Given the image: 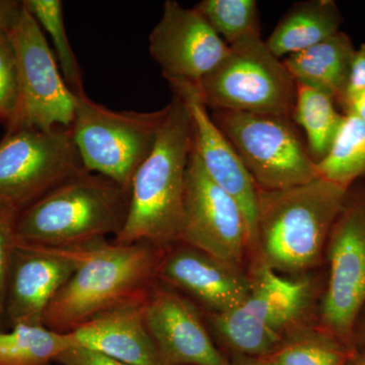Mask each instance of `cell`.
Segmentation results:
<instances>
[{
  "label": "cell",
  "instance_id": "obj_1",
  "mask_svg": "<svg viewBox=\"0 0 365 365\" xmlns=\"http://www.w3.org/2000/svg\"><path fill=\"white\" fill-rule=\"evenodd\" d=\"M167 249L148 242L119 245L106 239L67 249L76 269L48 307L44 326L68 333L102 312L145 302Z\"/></svg>",
  "mask_w": 365,
  "mask_h": 365
},
{
  "label": "cell",
  "instance_id": "obj_2",
  "mask_svg": "<svg viewBox=\"0 0 365 365\" xmlns=\"http://www.w3.org/2000/svg\"><path fill=\"white\" fill-rule=\"evenodd\" d=\"M349 189L318 178L292 188L259 189L256 253L276 272L300 276L319 267Z\"/></svg>",
  "mask_w": 365,
  "mask_h": 365
},
{
  "label": "cell",
  "instance_id": "obj_3",
  "mask_svg": "<svg viewBox=\"0 0 365 365\" xmlns=\"http://www.w3.org/2000/svg\"><path fill=\"white\" fill-rule=\"evenodd\" d=\"M165 107L155 146L132 180L128 215L115 244L148 242L169 248L180 242L193 136L181 98L173 93Z\"/></svg>",
  "mask_w": 365,
  "mask_h": 365
},
{
  "label": "cell",
  "instance_id": "obj_4",
  "mask_svg": "<svg viewBox=\"0 0 365 365\" xmlns=\"http://www.w3.org/2000/svg\"><path fill=\"white\" fill-rule=\"evenodd\" d=\"M130 204V190L91 173L60 185L19 215L18 240L36 246L71 249L117 237Z\"/></svg>",
  "mask_w": 365,
  "mask_h": 365
},
{
  "label": "cell",
  "instance_id": "obj_5",
  "mask_svg": "<svg viewBox=\"0 0 365 365\" xmlns=\"http://www.w3.org/2000/svg\"><path fill=\"white\" fill-rule=\"evenodd\" d=\"M251 292L239 307L204 314L216 345L232 355L265 359L283 336L306 322L313 304L314 281L283 277L261 262L251 264Z\"/></svg>",
  "mask_w": 365,
  "mask_h": 365
},
{
  "label": "cell",
  "instance_id": "obj_6",
  "mask_svg": "<svg viewBox=\"0 0 365 365\" xmlns=\"http://www.w3.org/2000/svg\"><path fill=\"white\" fill-rule=\"evenodd\" d=\"M71 126L83 168L130 190L155 146L167 107L153 112L114 111L78 93Z\"/></svg>",
  "mask_w": 365,
  "mask_h": 365
},
{
  "label": "cell",
  "instance_id": "obj_7",
  "mask_svg": "<svg viewBox=\"0 0 365 365\" xmlns=\"http://www.w3.org/2000/svg\"><path fill=\"white\" fill-rule=\"evenodd\" d=\"M196 86L209 110L292 118L297 83L262 37L232 46Z\"/></svg>",
  "mask_w": 365,
  "mask_h": 365
},
{
  "label": "cell",
  "instance_id": "obj_8",
  "mask_svg": "<svg viewBox=\"0 0 365 365\" xmlns=\"http://www.w3.org/2000/svg\"><path fill=\"white\" fill-rule=\"evenodd\" d=\"M210 114L258 189L292 188L319 178L292 118L227 110H212Z\"/></svg>",
  "mask_w": 365,
  "mask_h": 365
},
{
  "label": "cell",
  "instance_id": "obj_9",
  "mask_svg": "<svg viewBox=\"0 0 365 365\" xmlns=\"http://www.w3.org/2000/svg\"><path fill=\"white\" fill-rule=\"evenodd\" d=\"M83 173L71 127L6 131L0 140V206L21 212Z\"/></svg>",
  "mask_w": 365,
  "mask_h": 365
},
{
  "label": "cell",
  "instance_id": "obj_10",
  "mask_svg": "<svg viewBox=\"0 0 365 365\" xmlns=\"http://www.w3.org/2000/svg\"><path fill=\"white\" fill-rule=\"evenodd\" d=\"M9 36L18 66L19 103L6 131L69 128L78 97L60 74L43 29L24 6Z\"/></svg>",
  "mask_w": 365,
  "mask_h": 365
},
{
  "label": "cell",
  "instance_id": "obj_11",
  "mask_svg": "<svg viewBox=\"0 0 365 365\" xmlns=\"http://www.w3.org/2000/svg\"><path fill=\"white\" fill-rule=\"evenodd\" d=\"M325 252L328 277L316 324L355 346V328L365 306V197L348 196Z\"/></svg>",
  "mask_w": 365,
  "mask_h": 365
},
{
  "label": "cell",
  "instance_id": "obj_12",
  "mask_svg": "<svg viewBox=\"0 0 365 365\" xmlns=\"http://www.w3.org/2000/svg\"><path fill=\"white\" fill-rule=\"evenodd\" d=\"M180 242L242 267L249 259L244 213L237 201L208 176L194 146L187 168Z\"/></svg>",
  "mask_w": 365,
  "mask_h": 365
},
{
  "label": "cell",
  "instance_id": "obj_13",
  "mask_svg": "<svg viewBox=\"0 0 365 365\" xmlns=\"http://www.w3.org/2000/svg\"><path fill=\"white\" fill-rule=\"evenodd\" d=\"M172 93L181 98L191 120L193 146L204 169L241 207L249 235V257L253 260L257 246L259 189L241 158L213 121L195 83L167 78Z\"/></svg>",
  "mask_w": 365,
  "mask_h": 365
},
{
  "label": "cell",
  "instance_id": "obj_14",
  "mask_svg": "<svg viewBox=\"0 0 365 365\" xmlns=\"http://www.w3.org/2000/svg\"><path fill=\"white\" fill-rule=\"evenodd\" d=\"M144 314L160 365H230L202 311L177 290L158 280L144 304Z\"/></svg>",
  "mask_w": 365,
  "mask_h": 365
},
{
  "label": "cell",
  "instance_id": "obj_15",
  "mask_svg": "<svg viewBox=\"0 0 365 365\" xmlns=\"http://www.w3.org/2000/svg\"><path fill=\"white\" fill-rule=\"evenodd\" d=\"M228 45L195 9L175 0L163 4L150 35V53L163 78L200 81L227 56Z\"/></svg>",
  "mask_w": 365,
  "mask_h": 365
},
{
  "label": "cell",
  "instance_id": "obj_16",
  "mask_svg": "<svg viewBox=\"0 0 365 365\" xmlns=\"http://www.w3.org/2000/svg\"><path fill=\"white\" fill-rule=\"evenodd\" d=\"M158 280L188 297L204 314L230 311L248 297L251 277L245 267L177 242L165 250Z\"/></svg>",
  "mask_w": 365,
  "mask_h": 365
},
{
  "label": "cell",
  "instance_id": "obj_17",
  "mask_svg": "<svg viewBox=\"0 0 365 365\" xmlns=\"http://www.w3.org/2000/svg\"><path fill=\"white\" fill-rule=\"evenodd\" d=\"M76 269V259L68 250L18 240L9 269L4 323L9 328L44 326L48 307Z\"/></svg>",
  "mask_w": 365,
  "mask_h": 365
},
{
  "label": "cell",
  "instance_id": "obj_18",
  "mask_svg": "<svg viewBox=\"0 0 365 365\" xmlns=\"http://www.w3.org/2000/svg\"><path fill=\"white\" fill-rule=\"evenodd\" d=\"M145 302L114 307L86 319L67 333L71 345L130 365H160L145 323Z\"/></svg>",
  "mask_w": 365,
  "mask_h": 365
},
{
  "label": "cell",
  "instance_id": "obj_19",
  "mask_svg": "<svg viewBox=\"0 0 365 365\" xmlns=\"http://www.w3.org/2000/svg\"><path fill=\"white\" fill-rule=\"evenodd\" d=\"M354 54L349 36L340 31L282 61L295 83L324 91L340 105L347 93Z\"/></svg>",
  "mask_w": 365,
  "mask_h": 365
},
{
  "label": "cell",
  "instance_id": "obj_20",
  "mask_svg": "<svg viewBox=\"0 0 365 365\" xmlns=\"http://www.w3.org/2000/svg\"><path fill=\"white\" fill-rule=\"evenodd\" d=\"M343 18L333 0L299 2L288 9L265 40L277 58L302 51L340 32Z\"/></svg>",
  "mask_w": 365,
  "mask_h": 365
},
{
  "label": "cell",
  "instance_id": "obj_21",
  "mask_svg": "<svg viewBox=\"0 0 365 365\" xmlns=\"http://www.w3.org/2000/svg\"><path fill=\"white\" fill-rule=\"evenodd\" d=\"M355 348L316 323L304 322L288 331L263 359L269 365H344Z\"/></svg>",
  "mask_w": 365,
  "mask_h": 365
},
{
  "label": "cell",
  "instance_id": "obj_22",
  "mask_svg": "<svg viewBox=\"0 0 365 365\" xmlns=\"http://www.w3.org/2000/svg\"><path fill=\"white\" fill-rule=\"evenodd\" d=\"M335 103L324 91L297 83L292 120L304 129L307 150L316 163L327 157L344 121Z\"/></svg>",
  "mask_w": 365,
  "mask_h": 365
},
{
  "label": "cell",
  "instance_id": "obj_23",
  "mask_svg": "<svg viewBox=\"0 0 365 365\" xmlns=\"http://www.w3.org/2000/svg\"><path fill=\"white\" fill-rule=\"evenodd\" d=\"M69 346L67 333L45 326H14L0 330V365H52Z\"/></svg>",
  "mask_w": 365,
  "mask_h": 365
},
{
  "label": "cell",
  "instance_id": "obj_24",
  "mask_svg": "<svg viewBox=\"0 0 365 365\" xmlns=\"http://www.w3.org/2000/svg\"><path fill=\"white\" fill-rule=\"evenodd\" d=\"M344 116L332 148L317 168L319 177L349 189L365 176V119Z\"/></svg>",
  "mask_w": 365,
  "mask_h": 365
},
{
  "label": "cell",
  "instance_id": "obj_25",
  "mask_svg": "<svg viewBox=\"0 0 365 365\" xmlns=\"http://www.w3.org/2000/svg\"><path fill=\"white\" fill-rule=\"evenodd\" d=\"M194 9L228 46L262 37L258 4L255 0H202Z\"/></svg>",
  "mask_w": 365,
  "mask_h": 365
},
{
  "label": "cell",
  "instance_id": "obj_26",
  "mask_svg": "<svg viewBox=\"0 0 365 365\" xmlns=\"http://www.w3.org/2000/svg\"><path fill=\"white\" fill-rule=\"evenodd\" d=\"M23 6L51 37L66 85L76 95L83 93V74L66 33L63 4L60 0H25Z\"/></svg>",
  "mask_w": 365,
  "mask_h": 365
},
{
  "label": "cell",
  "instance_id": "obj_27",
  "mask_svg": "<svg viewBox=\"0 0 365 365\" xmlns=\"http://www.w3.org/2000/svg\"><path fill=\"white\" fill-rule=\"evenodd\" d=\"M19 103L18 66L9 32L0 29V123L9 126Z\"/></svg>",
  "mask_w": 365,
  "mask_h": 365
},
{
  "label": "cell",
  "instance_id": "obj_28",
  "mask_svg": "<svg viewBox=\"0 0 365 365\" xmlns=\"http://www.w3.org/2000/svg\"><path fill=\"white\" fill-rule=\"evenodd\" d=\"M20 212L13 208L0 206V330L4 323V306L9 269L14 247L18 242L16 222Z\"/></svg>",
  "mask_w": 365,
  "mask_h": 365
},
{
  "label": "cell",
  "instance_id": "obj_29",
  "mask_svg": "<svg viewBox=\"0 0 365 365\" xmlns=\"http://www.w3.org/2000/svg\"><path fill=\"white\" fill-rule=\"evenodd\" d=\"M59 365H130L102 353L79 346H69L55 359Z\"/></svg>",
  "mask_w": 365,
  "mask_h": 365
},
{
  "label": "cell",
  "instance_id": "obj_30",
  "mask_svg": "<svg viewBox=\"0 0 365 365\" xmlns=\"http://www.w3.org/2000/svg\"><path fill=\"white\" fill-rule=\"evenodd\" d=\"M364 90H365V44L360 46L359 50H355L351 71H350L349 85L343 102L350 96Z\"/></svg>",
  "mask_w": 365,
  "mask_h": 365
},
{
  "label": "cell",
  "instance_id": "obj_31",
  "mask_svg": "<svg viewBox=\"0 0 365 365\" xmlns=\"http://www.w3.org/2000/svg\"><path fill=\"white\" fill-rule=\"evenodd\" d=\"M23 7V2L0 0V29L7 32L13 28Z\"/></svg>",
  "mask_w": 365,
  "mask_h": 365
},
{
  "label": "cell",
  "instance_id": "obj_32",
  "mask_svg": "<svg viewBox=\"0 0 365 365\" xmlns=\"http://www.w3.org/2000/svg\"><path fill=\"white\" fill-rule=\"evenodd\" d=\"M344 115L365 119V90L350 96L340 105Z\"/></svg>",
  "mask_w": 365,
  "mask_h": 365
},
{
  "label": "cell",
  "instance_id": "obj_33",
  "mask_svg": "<svg viewBox=\"0 0 365 365\" xmlns=\"http://www.w3.org/2000/svg\"><path fill=\"white\" fill-rule=\"evenodd\" d=\"M352 356L344 365H365V341H357Z\"/></svg>",
  "mask_w": 365,
  "mask_h": 365
},
{
  "label": "cell",
  "instance_id": "obj_34",
  "mask_svg": "<svg viewBox=\"0 0 365 365\" xmlns=\"http://www.w3.org/2000/svg\"><path fill=\"white\" fill-rule=\"evenodd\" d=\"M228 359H230V365H269L263 359L241 356V355H232L228 357Z\"/></svg>",
  "mask_w": 365,
  "mask_h": 365
},
{
  "label": "cell",
  "instance_id": "obj_35",
  "mask_svg": "<svg viewBox=\"0 0 365 365\" xmlns=\"http://www.w3.org/2000/svg\"><path fill=\"white\" fill-rule=\"evenodd\" d=\"M357 341H365V306L359 314L355 328V343Z\"/></svg>",
  "mask_w": 365,
  "mask_h": 365
}]
</instances>
